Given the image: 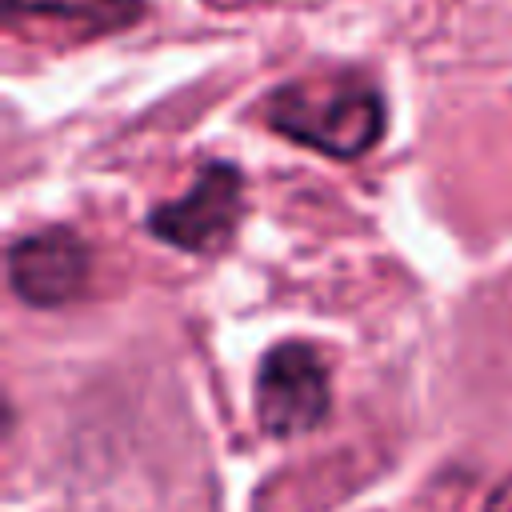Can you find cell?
Here are the masks:
<instances>
[{
    "label": "cell",
    "instance_id": "obj_3",
    "mask_svg": "<svg viewBox=\"0 0 512 512\" xmlns=\"http://www.w3.org/2000/svg\"><path fill=\"white\" fill-rule=\"evenodd\" d=\"M244 216V172L232 160L200 164L184 196L164 200L148 212V232L180 252L216 256L232 244Z\"/></svg>",
    "mask_w": 512,
    "mask_h": 512
},
{
    "label": "cell",
    "instance_id": "obj_5",
    "mask_svg": "<svg viewBox=\"0 0 512 512\" xmlns=\"http://www.w3.org/2000/svg\"><path fill=\"white\" fill-rule=\"evenodd\" d=\"M144 0H4V20H52L80 36H112L144 20Z\"/></svg>",
    "mask_w": 512,
    "mask_h": 512
},
{
    "label": "cell",
    "instance_id": "obj_2",
    "mask_svg": "<svg viewBox=\"0 0 512 512\" xmlns=\"http://www.w3.org/2000/svg\"><path fill=\"white\" fill-rule=\"evenodd\" d=\"M256 424L272 440H296L324 424L332 408L328 364L308 340H276L256 364Z\"/></svg>",
    "mask_w": 512,
    "mask_h": 512
},
{
    "label": "cell",
    "instance_id": "obj_1",
    "mask_svg": "<svg viewBox=\"0 0 512 512\" xmlns=\"http://www.w3.org/2000/svg\"><path fill=\"white\" fill-rule=\"evenodd\" d=\"M260 120L300 148L356 160L380 144L388 108L364 72H316L276 84L260 104Z\"/></svg>",
    "mask_w": 512,
    "mask_h": 512
},
{
    "label": "cell",
    "instance_id": "obj_4",
    "mask_svg": "<svg viewBox=\"0 0 512 512\" xmlns=\"http://www.w3.org/2000/svg\"><path fill=\"white\" fill-rule=\"evenodd\" d=\"M92 276V252L68 224L24 232L8 244V288L32 308H60L84 292Z\"/></svg>",
    "mask_w": 512,
    "mask_h": 512
},
{
    "label": "cell",
    "instance_id": "obj_6",
    "mask_svg": "<svg viewBox=\"0 0 512 512\" xmlns=\"http://www.w3.org/2000/svg\"><path fill=\"white\" fill-rule=\"evenodd\" d=\"M484 512H512V472L488 492V500H484Z\"/></svg>",
    "mask_w": 512,
    "mask_h": 512
}]
</instances>
